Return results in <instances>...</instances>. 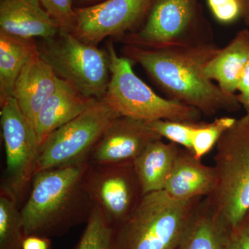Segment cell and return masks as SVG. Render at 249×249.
<instances>
[{"label": "cell", "instance_id": "obj_1", "mask_svg": "<svg viewBox=\"0 0 249 249\" xmlns=\"http://www.w3.org/2000/svg\"><path fill=\"white\" fill-rule=\"evenodd\" d=\"M219 49L214 42L160 49L125 45L124 53L145 70L168 98L211 116L242 108L236 95L224 92L205 74V67Z\"/></svg>", "mask_w": 249, "mask_h": 249}, {"label": "cell", "instance_id": "obj_2", "mask_svg": "<svg viewBox=\"0 0 249 249\" xmlns=\"http://www.w3.org/2000/svg\"><path fill=\"white\" fill-rule=\"evenodd\" d=\"M89 165V160H80L34 175L20 210L26 236H60L88 221L93 206L85 182Z\"/></svg>", "mask_w": 249, "mask_h": 249}, {"label": "cell", "instance_id": "obj_3", "mask_svg": "<svg viewBox=\"0 0 249 249\" xmlns=\"http://www.w3.org/2000/svg\"><path fill=\"white\" fill-rule=\"evenodd\" d=\"M202 199L178 200L165 191L144 195L116 228L115 249H178Z\"/></svg>", "mask_w": 249, "mask_h": 249}, {"label": "cell", "instance_id": "obj_4", "mask_svg": "<svg viewBox=\"0 0 249 249\" xmlns=\"http://www.w3.org/2000/svg\"><path fill=\"white\" fill-rule=\"evenodd\" d=\"M106 52L110 78L101 100L116 114L145 122L199 121L202 114L197 109L155 92L134 73L132 62L118 55L111 42Z\"/></svg>", "mask_w": 249, "mask_h": 249}, {"label": "cell", "instance_id": "obj_5", "mask_svg": "<svg viewBox=\"0 0 249 249\" xmlns=\"http://www.w3.org/2000/svg\"><path fill=\"white\" fill-rule=\"evenodd\" d=\"M124 43L160 49L214 42L199 0H152L142 26L122 36Z\"/></svg>", "mask_w": 249, "mask_h": 249}, {"label": "cell", "instance_id": "obj_6", "mask_svg": "<svg viewBox=\"0 0 249 249\" xmlns=\"http://www.w3.org/2000/svg\"><path fill=\"white\" fill-rule=\"evenodd\" d=\"M215 147L217 185L207 197L234 228L249 211V113L236 119Z\"/></svg>", "mask_w": 249, "mask_h": 249}, {"label": "cell", "instance_id": "obj_7", "mask_svg": "<svg viewBox=\"0 0 249 249\" xmlns=\"http://www.w3.org/2000/svg\"><path fill=\"white\" fill-rule=\"evenodd\" d=\"M41 57L60 79L86 97L101 100L110 78L107 52L60 29L39 47Z\"/></svg>", "mask_w": 249, "mask_h": 249}, {"label": "cell", "instance_id": "obj_8", "mask_svg": "<svg viewBox=\"0 0 249 249\" xmlns=\"http://www.w3.org/2000/svg\"><path fill=\"white\" fill-rule=\"evenodd\" d=\"M119 116L102 100H95L86 110L54 131L40 145L34 175L88 160L96 142Z\"/></svg>", "mask_w": 249, "mask_h": 249}, {"label": "cell", "instance_id": "obj_9", "mask_svg": "<svg viewBox=\"0 0 249 249\" xmlns=\"http://www.w3.org/2000/svg\"><path fill=\"white\" fill-rule=\"evenodd\" d=\"M0 104L6 152L1 192L18 202L34 178L40 145L34 127L24 117L16 98H8Z\"/></svg>", "mask_w": 249, "mask_h": 249}, {"label": "cell", "instance_id": "obj_10", "mask_svg": "<svg viewBox=\"0 0 249 249\" xmlns=\"http://www.w3.org/2000/svg\"><path fill=\"white\" fill-rule=\"evenodd\" d=\"M85 182L93 206L116 228L131 215L144 196L133 162L89 163Z\"/></svg>", "mask_w": 249, "mask_h": 249}, {"label": "cell", "instance_id": "obj_11", "mask_svg": "<svg viewBox=\"0 0 249 249\" xmlns=\"http://www.w3.org/2000/svg\"><path fill=\"white\" fill-rule=\"evenodd\" d=\"M152 0H106L75 9L73 34L80 40L97 46L107 37H122L142 26Z\"/></svg>", "mask_w": 249, "mask_h": 249}, {"label": "cell", "instance_id": "obj_12", "mask_svg": "<svg viewBox=\"0 0 249 249\" xmlns=\"http://www.w3.org/2000/svg\"><path fill=\"white\" fill-rule=\"evenodd\" d=\"M161 137L145 121L119 116L90 152L91 164H115L133 160L152 142Z\"/></svg>", "mask_w": 249, "mask_h": 249}, {"label": "cell", "instance_id": "obj_13", "mask_svg": "<svg viewBox=\"0 0 249 249\" xmlns=\"http://www.w3.org/2000/svg\"><path fill=\"white\" fill-rule=\"evenodd\" d=\"M60 30L39 0H0V31L10 35L44 40Z\"/></svg>", "mask_w": 249, "mask_h": 249}, {"label": "cell", "instance_id": "obj_14", "mask_svg": "<svg viewBox=\"0 0 249 249\" xmlns=\"http://www.w3.org/2000/svg\"><path fill=\"white\" fill-rule=\"evenodd\" d=\"M57 76L41 57L39 49L29 58L19 73L14 96L24 117L34 127L36 116L53 93Z\"/></svg>", "mask_w": 249, "mask_h": 249}, {"label": "cell", "instance_id": "obj_15", "mask_svg": "<svg viewBox=\"0 0 249 249\" xmlns=\"http://www.w3.org/2000/svg\"><path fill=\"white\" fill-rule=\"evenodd\" d=\"M216 185L214 167L205 165L193 152L181 147L163 191L175 199L187 201L207 197Z\"/></svg>", "mask_w": 249, "mask_h": 249}, {"label": "cell", "instance_id": "obj_16", "mask_svg": "<svg viewBox=\"0 0 249 249\" xmlns=\"http://www.w3.org/2000/svg\"><path fill=\"white\" fill-rule=\"evenodd\" d=\"M95 100L86 97L70 83L57 77L55 89L41 108L34 122L40 147L51 134L79 116Z\"/></svg>", "mask_w": 249, "mask_h": 249}, {"label": "cell", "instance_id": "obj_17", "mask_svg": "<svg viewBox=\"0 0 249 249\" xmlns=\"http://www.w3.org/2000/svg\"><path fill=\"white\" fill-rule=\"evenodd\" d=\"M231 229L209 198H203L178 249H227Z\"/></svg>", "mask_w": 249, "mask_h": 249}, {"label": "cell", "instance_id": "obj_18", "mask_svg": "<svg viewBox=\"0 0 249 249\" xmlns=\"http://www.w3.org/2000/svg\"><path fill=\"white\" fill-rule=\"evenodd\" d=\"M249 60V30L237 32L205 67V74L224 92L236 95L244 69Z\"/></svg>", "mask_w": 249, "mask_h": 249}, {"label": "cell", "instance_id": "obj_19", "mask_svg": "<svg viewBox=\"0 0 249 249\" xmlns=\"http://www.w3.org/2000/svg\"><path fill=\"white\" fill-rule=\"evenodd\" d=\"M180 149L177 144L158 139L150 142L133 160L143 195L164 190Z\"/></svg>", "mask_w": 249, "mask_h": 249}, {"label": "cell", "instance_id": "obj_20", "mask_svg": "<svg viewBox=\"0 0 249 249\" xmlns=\"http://www.w3.org/2000/svg\"><path fill=\"white\" fill-rule=\"evenodd\" d=\"M38 49L34 38L18 37L0 31V103L14 97L19 73Z\"/></svg>", "mask_w": 249, "mask_h": 249}, {"label": "cell", "instance_id": "obj_21", "mask_svg": "<svg viewBox=\"0 0 249 249\" xmlns=\"http://www.w3.org/2000/svg\"><path fill=\"white\" fill-rule=\"evenodd\" d=\"M25 237L24 222L17 201L1 192L0 249H23Z\"/></svg>", "mask_w": 249, "mask_h": 249}, {"label": "cell", "instance_id": "obj_22", "mask_svg": "<svg viewBox=\"0 0 249 249\" xmlns=\"http://www.w3.org/2000/svg\"><path fill=\"white\" fill-rule=\"evenodd\" d=\"M116 227L96 206L75 249H115Z\"/></svg>", "mask_w": 249, "mask_h": 249}, {"label": "cell", "instance_id": "obj_23", "mask_svg": "<svg viewBox=\"0 0 249 249\" xmlns=\"http://www.w3.org/2000/svg\"><path fill=\"white\" fill-rule=\"evenodd\" d=\"M230 116L216 118L212 122L202 121L196 129L192 142V152L195 157L201 160L217 145L224 132L235 122Z\"/></svg>", "mask_w": 249, "mask_h": 249}, {"label": "cell", "instance_id": "obj_24", "mask_svg": "<svg viewBox=\"0 0 249 249\" xmlns=\"http://www.w3.org/2000/svg\"><path fill=\"white\" fill-rule=\"evenodd\" d=\"M202 121L157 120L147 122L162 139L192 152V142L196 129Z\"/></svg>", "mask_w": 249, "mask_h": 249}, {"label": "cell", "instance_id": "obj_25", "mask_svg": "<svg viewBox=\"0 0 249 249\" xmlns=\"http://www.w3.org/2000/svg\"><path fill=\"white\" fill-rule=\"evenodd\" d=\"M60 29L73 34L75 28V9L73 0H39Z\"/></svg>", "mask_w": 249, "mask_h": 249}, {"label": "cell", "instance_id": "obj_26", "mask_svg": "<svg viewBox=\"0 0 249 249\" xmlns=\"http://www.w3.org/2000/svg\"><path fill=\"white\" fill-rule=\"evenodd\" d=\"M211 13L218 22L231 24L242 17L240 0H207Z\"/></svg>", "mask_w": 249, "mask_h": 249}, {"label": "cell", "instance_id": "obj_27", "mask_svg": "<svg viewBox=\"0 0 249 249\" xmlns=\"http://www.w3.org/2000/svg\"><path fill=\"white\" fill-rule=\"evenodd\" d=\"M227 249H249V211L238 225L232 228Z\"/></svg>", "mask_w": 249, "mask_h": 249}, {"label": "cell", "instance_id": "obj_28", "mask_svg": "<svg viewBox=\"0 0 249 249\" xmlns=\"http://www.w3.org/2000/svg\"><path fill=\"white\" fill-rule=\"evenodd\" d=\"M237 91L238 93H236L237 101L245 109L246 113H249V60L242 72Z\"/></svg>", "mask_w": 249, "mask_h": 249}, {"label": "cell", "instance_id": "obj_29", "mask_svg": "<svg viewBox=\"0 0 249 249\" xmlns=\"http://www.w3.org/2000/svg\"><path fill=\"white\" fill-rule=\"evenodd\" d=\"M50 241L41 236H26L23 242V249H49Z\"/></svg>", "mask_w": 249, "mask_h": 249}, {"label": "cell", "instance_id": "obj_30", "mask_svg": "<svg viewBox=\"0 0 249 249\" xmlns=\"http://www.w3.org/2000/svg\"><path fill=\"white\" fill-rule=\"evenodd\" d=\"M242 8V17L249 25V0H240Z\"/></svg>", "mask_w": 249, "mask_h": 249}, {"label": "cell", "instance_id": "obj_31", "mask_svg": "<svg viewBox=\"0 0 249 249\" xmlns=\"http://www.w3.org/2000/svg\"><path fill=\"white\" fill-rule=\"evenodd\" d=\"M77 1L81 3H89L93 2V1H98V0H77Z\"/></svg>", "mask_w": 249, "mask_h": 249}]
</instances>
